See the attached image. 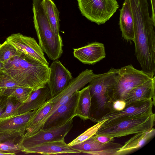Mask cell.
Masks as SVG:
<instances>
[{"mask_svg": "<svg viewBox=\"0 0 155 155\" xmlns=\"http://www.w3.org/2000/svg\"><path fill=\"white\" fill-rule=\"evenodd\" d=\"M4 71L21 86L35 90L45 87L49 68L38 60L20 52L4 63Z\"/></svg>", "mask_w": 155, "mask_h": 155, "instance_id": "6da1fadb", "label": "cell"}, {"mask_svg": "<svg viewBox=\"0 0 155 155\" xmlns=\"http://www.w3.org/2000/svg\"><path fill=\"white\" fill-rule=\"evenodd\" d=\"M42 0H32L34 27L39 45L43 52L52 61L58 59L63 52V42L60 35L52 31L41 5Z\"/></svg>", "mask_w": 155, "mask_h": 155, "instance_id": "7a4b0ae2", "label": "cell"}, {"mask_svg": "<svg viewBox=\"0 0 155 155\" xmlns=\"http://www.w3.org/2000/svg\"><path fill=\"white\" fill-rule=\"evenodd\" d=\"M155 117V114L153 113L148 115L106 120L95 134L114 138L148 131L153 128Z\"/></svg>", "mask_w": 155, "mask_h": 155, "instance_id": "3957f363", "label": "cell"}, {"mask_svg": "<svg viewBox=\"0 0 155 155\" xmlns=\"http://www.w3.org/2000/svg\"><path fill=\"white\" fill-rule=\"evenodd\" d=\"M153 77L135 68L131 64L120 68L112 88L110 103L116 100L125 101L134 88Z\"/></svg>", "mask_w": 155, "mask_h": 155, "instance_id": "277c9868", "label": "cell"}, {"mask_svg": "<svg viewBox=\"0 0 155 155\" xmlns=\"http://www.w3.org/2000/svg\"><path fill=\"white\" fill-rule=\"evenodd\" d=\"M82 15L98 25L105 23L118 8L117 0H77Z\"/></svg>", "mask_w": 155, "mask_h": 155, "instance_id": "5b68a950", "label": "cell"}, {"mask_svg": "<svg viewBox=\"0 0 155 155\" xmlns=\"http://www.w3.org/2000/svg\"><path fill=\"white\" fill-rule=\"evenodd\" d=\"M119 69L111 68L107 72L99 74L88 83L91 98L95 99L99 109L108 107L110 104V97Z\"/></svg>", "mask_w": 155, "mask_h": 155, "instance_id": "8992f818", "label": "cell"}, {"mask_svg": "<svg viewBox=\"0 0 155 155\" xmlns=\"http://www.w3.org/2000/svg\"><path fill=\"white\" fill-rule=\"evenodd\" d=\"M37 110L22 114L15 112L5 117L0 118V143L13 141L23 137L26 127Z\"/></svg>", "mask_w": 155, "mask_h": 155, "instance_id": "52a82bcc", "label": "cell"}, {"mask_svg": "<svg viewBox=\"0 0 155 155\" xmlns=\"http://www.w3.org/2000/svg\"><path fill=\"white\" fill-rule=\"evenodd\" d=\"M98 75L94 74L92 70L87 69L73 79L70 84L64 90L57 95L49 99V101L52 102L53 107L39 124L36 133L41 129L46 120L58 108L65 104L76 91L83 88Z\"/></svg>", "mask_w": 155, "mask_h": 155, "instance_id": "ba28073f", "label": "cell"}, {"mask_svg": "<svg viewBox=\"0 0 155 155\" xmlns=\"http://www.w3.org/2000/svg\"><path fill=\"white\" fill-rule=\"evenodd\" d=\"M73 119L58 127L46 130H40L32 135L22 137L18 144L22 150L41 143L56 141H64L73 126Z\"/></svg>", "mask_w": 155, "mask_h": 155, "instance_id": "9c48e42d", "label": "cell"}, {"mask_svg": "<svg viewBox=\"0 0 155 155\" xmlns=\"http://www.w3.org/2000/svg\"><path fill=\"white\" fill-rule=\"evenodd\" d=\"M79 95V91H78L65 104L59 107L48 118L41 129L46 130L60 126L76 116Z\"/></svg>", "mask_w": 155, "mask_h": 155, "instance_id": "30bf717a", "label": "cell"}, {"mask_svg": "<svg viewBox=\"0 0 155 155\" xmlns=\"http://www.w3.org/2000/svg\"><path fill=\"white\" fill-rule=\"evenodd\" d=\"M49 68L47 84L50 90L51 98L64 90L73 78L70 71L58 60L53 61Z\"/></svg>", "mask_w": 155, "mask_h": 155, "instance_id": "8fae6325", "label": "cell"}, {"mask_svg": "<svg viewBox=\"0 0 155 155\" xmlns=\"http://www.w3.org/2000/svg\"><path fill=\"white\" fill-rule=\"evenodd\" d=\"M20 52L27 55L41 62L48 65L43 52L35 39L20 33L13 34L6 40Z\"/></svg>", "mask_w": 155, "mask_h": 155, "instance_id": "7c38bea8", "label": "cell"}, {"mask_svg": "<svg viewBox=\"0 0 155 155\" xmlns=\"http://www.w3.org/2000/svg\"><path fill=\"white\" fill-rule=\"evenodd\" d=\"M123 145L111 142L106 143H100L93 136L85 141L72 146L81 153L93 155H118L117 151Z\"/></svg>", "mask_w": 155, "mask_h": 155, "instance_id": "4fadbf2b", "label": "cell"}, {"mask_svg": "<svg viewBox=\"0 0 155 155\" xmlns=\"http://www.w3.org/2000/svg\"><path fill=\"white\" fill-rule=\"evenodd\" d=\"M155 102L153 101H137L127 105L122 110L116 111L111 110L104 115L99 120L107 119V121L128 117L141 116L152 113Z\"/></svg>", "mask_w": 155, "mask_h": 155, "instance_id": "5bb4252c", "label": "cell"}, {"mask_svg": "<svg viewBox=\"0 0 155 155\" xmlns=\"http://www.w3.org/2000/svg\"><path fill=\"white\" fill-rule=\"evenodd\" d=\"M74 57L84 64L94 65L105 58V47L102 43L95 42L74 49Z\"/></svg>", "mask_w": 155, "mask_h": 155, "instance_id": "9a60e30c", "label": "cell"}, {"mask_svg": "<svg viewBox=\"0 0 155 155\" xmlns=\"http://www.w3.org/2000/svg\"><path fill=\"white\" fill-rule=\"evenodd\" d=\"M27 153H38L43 155L62 154H79L81 153L67 144L65 141L46 142L23 150Z\"/></svg>", "mask_w": 155, "mask_h": 155, "instance_id": "2e32d148", "label": "cell"}, {"mask_svg": "<svg viewBox=\"0 0 155 155\" xmlns=\"http://www.w3.org/2000/svg\"><path fill=\"white\" fill-rule=\"evenodd\" d=\"M50 98V91L47 84L43 87L33 91L28 98L21 103L15 112L22 114L37 110Z\"/></svg>", "mask_w": 155, "mask_h": 155, "instance_id": "e0dca14e", "label": "cell"}, {"mask_svg": "<svg viewBox=\"0 0 155 155\" xmlns=\"http://www.w3.org/2000/svg\"><path fill=\"white\" fill-rule=\"evenodd\" d=\"M155 76L134 88L125 100L126 106L137 101L155 102Z\"/></svg>", "mask_w": 155, "mask_h": 155, "instance_id": "ac0fdd59", "label": "cell"}, {"mask_svg": "<svg viewBox=\"0 0 155 155\" xmlns=\"http://www.w3.org/2000/svg\"><path fill=\"white\" fill-rule=\"evenodd\" d=\"M119 25L124 39L127 41L134 40V33L133 18L129 1L124 0L120 10Z\"/></svg>", "mask_w": 155, "mask_h": 155, "instance_id": "d6986e66", "label": "cell"}, {"mask_svg": "<svg viewBox=\"0 0 155 155\" xmlns=\"http://www.w3.org/2000/svg\"><path fill=\"white\" fill-rule=\"evenodd\" d=\"M155 134V129L134 134L117 151L118 155H124L142 147Z\"/></svg>", "mask_w": 155, "mask_h": 155, "instance_id": "ffe728a7", "label": "cell"}, {"mask_svg": "<svg viewBox=\"0 0 155 155\" xmlns=\"http://www.w3.org/2000/svg\"><path fill=\"white\" fill-rule=\"evenodd\" d=\"M79 95L76 107V116L84 120L91 119L90 112L91 97L88 85L79 91Z\"/></svg>", "mask_w": 155, "mask_h": 155, "instance_id": "44dd1931", "label": "cell"}, {"mask_svg": "<svg viewBox=\"0 0 155 155\" xmlns=\"http://www.w3.org/2000/svg\"><path fill=\"white\" fill-rule=\"evenodd\" d=\"M53 106L52 102L48 100L37 109L36 113L28 124L23 137H29L36 133L39 124L49 113Z\"/></svg>", "mask_w": 155, "mask_h": 155, "instance_id": "7402d4cb", "label": "cell"}, {"mask_svg": "<svg viewBox=\"0 0 155 155\" xmlns=\"http://www.w3.org/2000/svg\"><path fill=\"white\" fill-rule=\"evenodd\" d=\"M41 5L53 32L60 35V12L52 0H42Z\"/></svg>", "mask_w": 155, "mask_h": 155, "instance_id": "603a6c76", "label": "cell"}, {"mask_svg": "<svg viewBox=\"0 0 155 155\" xmlns=\"http://www.w3.org/2000/svg\"><path fill=\"white\" fill-rule=\"evenodd\" d=\"M33 91L31 88L18 86L5 91L2 95L14 97L18 102L22 103L28 98Z\"/></svg>", "mask_w": 155, "mask_h": 155, "instance_id": "cb8c5ba5", "label": "cell"}, {"mask_svg": "<svg viewBox=\"0 0 155 155\" xmlns=\"http://www.w3.org/2000/svg\"><path fill=\"white\" fill-rule=\"evenodd\" d=\"M107 120L104 119L98 120L97 123L88 129L84 133L69 143L68 144L71 146L81 143L95 135L102 125Z\"/></svg>", "mask_w": 155, "mask_h": 155, "instance_id": "d4e9b609", "label": "cell"}, {"mask_svg": "<svg viewBox=\"0 0 155 155\" xmlns=\"http://www.w3.org/2000/svg\"><path fill=\"white\" fill-rule=\"evenodd\" d=\"M19 53L20 52L6 40L0 45V61L3 63Z\"/></svg>", "mask_w": 155, "mask_h": 155, "instance_id": "484cf974", "label": "cell"}, {"mask_svg": "<svg viewBox=\"0 0 155 155\" xmlns=\"http://www.w3.org/2000/svg\"><path fill=\"white\" fill-rule=\"evenodd\" d=\"M18 86H21L5 72L0 75V91L2 95L5 91Z\"/></svg>", "mask_w": 155, "mask_h": 155, "instance_id": "4316f807", "label": "cell"}, {"mask_svg": "<svg viewBox=\"0 0 155 155\" xmlns=\"http://www.w3.org/2000/svg\"><path fill=\"white\" fill-rule=\"evenodd\" d=\"M12 97H7L6 108L4 112L1 115L0 118L7 117L14 113L21 105V103L18 102L14 104L12 100Z\"/></svg>", "mask_w": 155, "mask_h": 155, "instance_id": "83f0119b", "label": "cell"}, {"mask_svg": "<svg viewBox=\"0 0 155 155\" xmlns=\"http://www.w3.org/2000/svg\"><path fill=\"white\" fill-rule=\"evenodd\" d=\"M0 148L2 152L15 153L22 151V150L18 144H15L14 141H8L0 143ZM16 154V153H15Z\"/></svg>", "mask_w": 155, "mask_h": 155, "instance_id": "f1b7e54d", "label": "cell"}, {"mask_svg": "<svg viewBox=\"0 0 155 155\" xmlns=\"http://www.w3.org/2000/svg\"><path fill=\"white\" fill-rule=\"evenodd\" d=\"M126 106L125 101L122 100H116L112 103L111 110L120 111L123 110Z\"/></svg>", "mask_w": 155, "mask_h": 155, "instance_id": "f546056e", "label": "cell"}, {"mask_svg": "<svg viewBox=\"0 0 155 155\" xmlns=\"http://www.w3.org/2000/svg\"><path fill=\"white\" fill-rule=\"evenodd\" d=\"M93 136L96 140L103 143L113 142L114 140V138L106 135L95 134Z\"/></svg>", "mask_w": 155, "mask_h": 155, "instance_id": "4dcf8cb0", "label": "cell"}, {"mask_svg": "<svg viewBox=\"0 0 155 155\" xmlns=\"http://www.w3.org/2000/svg\"><path fill=\"white\" fill-rule=\"evenodd\" d=\"M151 6L152 15L151 18L154 24H155V0H150Z\"/></svg>", "mask_w": 155, "mask_h": 155, "instance_id": "1f68e13d", "label": "cell"}, {"mask_svg": "<svg viewBox=\"0 0 155 155\" xmlns=\"http://www.w3.org/2000/svg\"><path fill=\"white\" fill-rule=\"evenodd\" d=\"M6 98L7 97L5 100H4L2 102L1 101L0 102V117L5 111L4 110V109L5 108V107H6Z\"/></svg>", "mask_w": 155, "mask_h": 155, "instance_id": "d6a6232c", "label": "cell"}, {"mask_svg": "<svg viewBox=\"0 0 155 155\" xmlns=\"http://www.w3.org/2000/svg\"><path fill=\"white\" fill-rule=\"evenodd\" d=\"M4 63L0 61V75L5 72Z\"/></svg>", "mask_w": 155, "mask_h": 155, "instance_id": "836d02e7", "label": "cell"}, {"mask_svg": "<svg viewBox=\"0 0 155 155\" xmlns=\"http://www.w3.org/2000/svg\"><path fill=\"white\" fill-rule=\"evenodd\" d=\"M2 96V94H1V92L0 91V102H1V99H0V98H1V97Z\"/></svg>", "mask_w": 155, "mask_h": 155, "instance_id": "e575fe53", "label": "cell"}]
</instances>
